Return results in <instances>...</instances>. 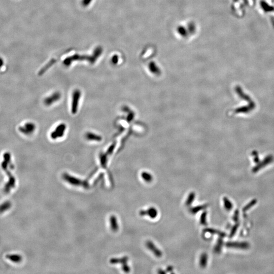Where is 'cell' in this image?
<instances>
[{
	"label": "cell",
	"mask_w": 274,
	"mask_h": 274,
	"mask_svg": "<svg viewBox=\"0 0 274 274\" xmlns=\"http://www.w3.org/2000/svg\"><path fill=\"white\" fill-rule=\"evenodd\" d=\"M141 216H148L151 219H155L158 216V210L154 207H150L147 210H141L139 213Z\"/></svg>",
	"instance_id": "cell-1"
},
{
	"label": "cell",
	"mask_w": 274,
	"mask_h": 274,
	"mask_svg": "<svg viewBox=\"0 0 274 274\" xmlns=\"http://www.w3.org/2000/svg\"><path fill=\"white\" fill-rule=\"evenodd\" d=\"M35 130V125L31 122L25 123V126H20L19 128V131L25 135H29L30 134H32Z\"/></svg>",
	"instance_id": "cell-2"
},
{
	"label": "cell",
	"mask_w": 274,
	"mask_h": 274,
	"mask_svg": "<svg viewBox=\"0 0 274 274\" xmlns=\"http://www.w3.org/2000/svg\"><path fill=\"white\" fill-rule=\"evenodd\" d=\"M146 245L147 247L152 252H153V254H155V255L156 256V257H158V258L161 257V256L163 255V253L160 250V249L156 247L155 245L151 241H147Z\"/></svg>",
	"instance_id": "cell-3"
},
{
	"label": "cell",
	"mask_w": 274,
	"mask_h": 274,
	"mask_svg": "<svg viewBox=\"0 0 274 274\" xmlns=\"http://www.w3.org/2000/svg\"><path fill=\"white\" fill-rule=\"evenodd\" d=\"M80 93L79 90H76L73 94V105H72V112L75 113L76 112L79 99L80 98Z\"/></svg>",
	"instance_id": "cell-4"
},
{
	"label": "cell",
	"mask_w": 274,
	"mask_h": 274,
	"mask_svg": "<svg viewBox=\"0 0 274 274\" xmlns=\"http://www.w3.org/2000/svg\"><path fill=\"white\" fill-rule=\"evenodd\" d=\"M65 126L64 125H61L57 126L56 130L52 133V137L53 139H56L57 137H60L63 136L65 130Z\"/></svg>",
	"instance_id": "cell-5"
},
{
	"label": "cell",
	"mask_w": 274,
	"mask_h": 274,
	"mask_svg": "<svg viewBox=\"0 0 274 274\" xmlns=\"http://www.w3.org/2000/svg\"><path fill=\"white\" fill-rule=\"evenodd\" d=\"M208 255L206 253L201 254L199 258V266L202 268H205L208 264Z\"/></svg>",
	"instance_id": "cell-6"
},
{
	"label": "cell",
	"mask_w": 274,
	"mask_h": 274,
	"mask_svg": "<svg viewBox=\"0 0 274 274\" xmlns=\"http://www.w3.org/2000/svg\"><path fill=\"white\" fill-rule=\"evenodd\" d=\"M208 207V204H205L201 206H196L194 207L193 208H191L190 209V212L191 213L193 214H196V213L199 212V211L201 210H203L204 209H206V208Z\"/></svg>",
	"instance_id": "cell-7"
},
{
	"label": "cell",
	"mask_w": 274,
	"mask_h": 274,
	"mask_svg": "<svg viewBox=\"0 0 274 274\" xmlns=\"http://www.w3.org/2000/svg\"><path fill=\"white\" fill-rule=\"evenodd\" d=\"M60 94L58 93H55L54 95H52V96L49 97L48 98L46 99L45 101V103L46 105H50L51 103H53L54 102H55L60 98Z\"/></svg>",
	"instance_id": "cell-8"
},
{
	"label": "cell",
	"mask_w": 274,
	"mask_h": 274,
	"mask_svg": "<svg viewBox=\"0 0 274 274\" xmlns=\"http://www.w3.org/2000/svg\"><path fill=\"white\" fill-rule=\"evenodd\" d=\"M142 178L146 182L150 183L152 182L153 180V177L150 174L146 172H143L141 174Z\"/></svg>",
	"instance_id": "cell-9"
},
{
	"label": "cell",
	"mask_w": 274,
	"mask_h": 274,
	"mask_svg": "<svg viewBox=\"0 0 274 274\" xmlns=\"http://www.w3.org/2000/svg\"><path fill=\"white\" fill-rule=\"evenodd\" d=\"M203 232L204 233H209L211 234H218L219 236H221V237H223L225 235L224 233H222L220 231H217L214 229H212V228H205L203 231Z\"/></svg>",
	"instance_id": "cell-10"
},
{
	"label": "cell",
	"mask_w": 274,
	"mask_h": 274,
	"mask_svg": "<svg viewBox=\"0 0 274 274\" xmlns=\"http://www.w3.org/2000/svg\"><path fill=\"white\" fill-rule=\"evenodd\" d=\"M195 197H196L195 193L194 192L190 193L188 195L187 199H186V203H185L186 206H189L191 205V204L193 202V201L195 199Z\"/></svg>",
	"instance_id": "cell-11"
},
{
	"label": "cell",
	"mask_w": 274,
	"mask_h": 274,
	"mask_svg": "<svg viewBox=\"0 0 274 274\" xmlns=\"http://www.w3.org/2000/svg\"><path fill=\"white\" fill-rule=\"evenodd\" d=\"M207 212L206 211H204L201 215L200 223L204 226H206L207 225Z\"/></svg>",
	"instance_id": "cell-12"
},
{
	"label": "cell",
	"mask_w": 274,
	"mask_h": 274,
	"mask_svg": "<svg viewBox=\"0 0 274 274\" xmlns=\"http://www.w3.org/2000/svg\"><path fill=\"white\" fill-rule=\"evenodd\" d=\"M87 138H88V139L96 140L97 141H100L101 139V138L100 137L97 136V135H95V134H91V133H88V134H87Z\"/></svg>",
	"instance_id": "cell-13"
},
{
	"label": "cell",
	"mask_w": 274,
	"mask_h": 274,
	"mask_svg": "<svg viewBox=\"0 0 274 274\" xmlns=\"http://www.w3.org/2000/svg\"><path fill=\"white\" fill-rule=\"evenodd\" d=\"M223 201H224V206L226 208V209H231V207H232V205H231V202L228 201V199L227 198H224V199H223Z\"/></svg>",
	"instance_id": "cell-14"
},
{
	"label": "cell",
	"mask_w": 274,
	"mask_h": 274,
	"mask_svg": "<svg viewBox=\"0 0 274 274\" xmlns=\"http://www.w3.org/2000/svg\"><path fill=\"white\" fill-rule=\"evenodd\" d=\"M222 241H221L220 239L218 240L217 244L216 245L214 249L215 251L216 252H218L220 251V249H221V246H222Z\"/></svg>",
	"instance_id": "cell-15"
},
{
	"label": "cell",
	"mask_w": 274,
	"mask_h": 274,
	"mask_svg": "<svg viewBox=\"0 0 274 274\" xmlns=\"http://www.w3.org/2000/svg\"><path fill=\"white\" fill-rule=\"evenodd\" d=\"M116 221V219L114 217H112L111 220L112 223V226L113 229L115 231L118 229V225H117Z\"/></svg>",
	"instance_id": "cell-16"
},
{
	"label": "cell",
	"mask_w": 274,
	"mask_h": 274,
	"mask_svg": "<svg viewBox=\"0 0 274 274\" xmlns=\"http://www.w3.org/2000/svg\"><path fill=\"white\" fill-rule=\"evenodd\" d=\"M9 258H10L11 260L12 261H20V257L19 256L17 255H13V256H9Z\"/></svg>",
	"instance_id": "cell-17"
},
{
	"label": "cell",
	"mask_w": 274,
	"mask_h": 274,
	"mask_svg": "<svg viewBox=\"0 0 274 274\" xmlns=\"http://www.w3.org/2000/svg\"><path fill=\"white\" fill-rule=\"evenodd\" d=\"M91 1H92V0H82V4L85 7H86L91 3Z\"/></svg>",
	"instance_id": "cell-18"
},
{
	"label": "cell",
	"mask_w": 274,
	"mask_h": 274,
	"mask_svg": "<svg viewBox=\"0 0 274 274\" xmlns=\"http://www.w3.org/2000/svg\"><path fill=\"white\" fill-rule=\"evenodd\" d=\"M118 57L116 55H114L113 57H112V58L111 62L113 64H116L118 62Z\"/></svg>",
	"instance_id": "cell-19"
},
{
	"label": "cell",
	"mask_w": 274,
	"mask_h": 274,
	"mask_svg": "<svg viewBox=\"0 0 274 274\" xmlns=\"http://www.w3.org/2000/svg\"><path fill=\"white\" fill-rule=\"evenodd\" d=\"M173 267H171V266H169V267H167L166 271H168V272H171V271H173Z\"/></svg>",
	"instance_id": "cell-20"
},
{
	"label": "cell",
	"mask_w": 274,
	"mask_h": 274,
	"mask_svg": "<svg viewBox=\"0 0 274 274\" xmlns=\"http://www.w3.org/2000/svg\"><path fill=\"white\" fill-rule=\"evenodd\" d=\"M158 273H159V274H166V272H165V271H163V270H162L160 269V270H158Z\"/></svg>",
	"instance_id": "cell-21"
},
{
	"label": "cell",
	"mask_w": 274,
	"mask_h": 274,
	"mask_svg": "<svg viewBox=\"0 0 274 274\" xmlns=\"http://www.w3.org/2000/svg\"><path fill=\"white\" fill-rule=\"evenodd\" d=\"M3 65V60L2 58H0V68Z\"/></svg>",
	"instance_id": "cell-22"
}]
</instances>
